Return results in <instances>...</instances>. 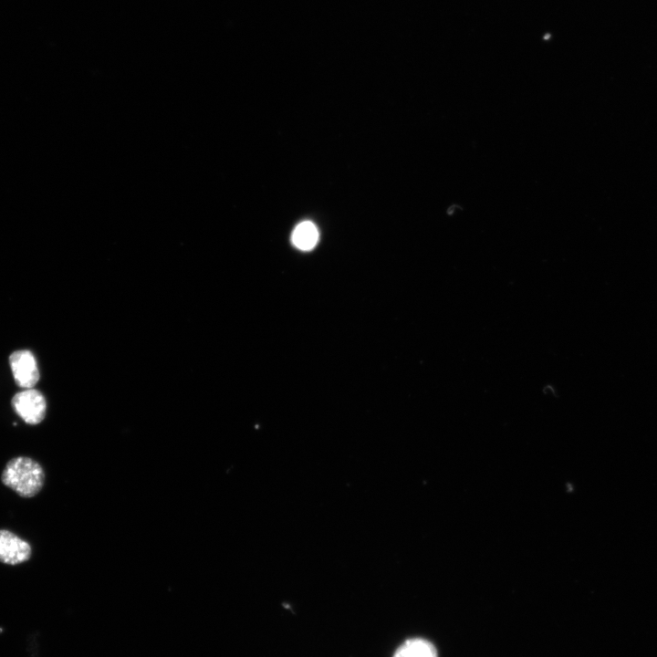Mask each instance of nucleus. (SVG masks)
Segmentation results:
<instances>
[{"instance_id": "7ed1b4c3", "label": "nucleus", "mask_w": 657, "mask_h": 657, "mask_svg": "<svg viewBox=\"0 0 657 657\" xmlns=\"http://www.w3.org/2000/svg\"><path fill=\"white\" fill-rule=\"evenodd\" d=\"M9 365L16 383L24 389L33 388L39 379L36 361L29 350H16L9 356Z\"/></svg>"}, {"instance_id": "f03ea898", "label": "nucleus", "mask_w": 657, "mask_h": 657, "mask_svg": "<svg viewBox=\"0 0 657 657\" xmlns=\"http://www.w3.org/2000/svg\"><path fill=\"white\" fill-rule=\"evenodd\" d=\"M11 402L16 414L28 424H37L45 418L46 400L37 390L25 389L15 394Z\"/></svg>"}, {"instance_id": "39448f33", "label": "nucleus", "mask_w": 657, "mask_h": 657, "mask_svg": "<svg viewBox=\"0 0 657 657\" xmlns=\"http://www.w3.org/2000/svg\"><path fill=\"white\" fill-rule=\"evenodd\" d=\"M393 657H438L434 645L422 638L406 640L394 652Z\"/></svg>"}, {"instance_id": "423d86ee", "label": "nucleus", "mask_w": 657, "mask_h": 657, "mask_svg": "<svg viewBox=\"0 0 657 657\" xmlns=\"http://www.w3.org/2000/svg\"><path fill=\"white\" fill-rule=\"evenodd\" d=\"M291 240L297 248L308 251L318 243V231L312 222L304 221L296 226Z\"/></svg>"}, {"instance_id": "20e7f679", "label": "nucleus", "mask_w": 657, "mask_h": 657, "mask_svg": "<svg viewBox=\"0 0 657 657\" xmlns=\"http://www.w3.org/2000/svg\"><path fill=\"white\" fill-rule=\"evenodd\" d=\"M31 546L15 533L0 529V562L7 565H17L28 560L31 557Z\"/></svg>"}, {"instance_id": "f257e3e1", "label": "nucleus", "mask_w": 657, "mask_h": 657, "mask_svg": "<svg viewBox=\"0 0 657 657\" xmlns=\"http://www.w3.org/2000/svg\"><path fill=\"white\" fill-rule=\"evenodd\" d=\"M2 483L22 497H33L42 489L45 473L42 466L26 456L12 458L5 464Z\"/></svg>"}]
</instances>
